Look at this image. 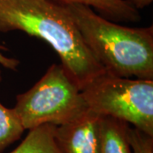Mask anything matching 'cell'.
<instances>
[{
  "instance_id": "ba28073f",
  "label": "cell",
  "mask_w": 153,
  "mask_h": 153,
  "mask_svg": "<svg viewBox=\"0 0 153 153\" xmlns=\"http://www.w3.org/2000/svg\"><path fill=\"white\" fill-rule=\"evenodd\" d=\"M53 124H44L29 130L27 137L10 153H60L55 139Z\"/></svg>"
},
{
  "instance_id": "277c9868",
  "label": "cell",
  "mask_w": 153,
  "mask_h": 153,
  "mask_svg": "<svg viewBox=\"0 0 153 153\" xmlns=\"http://www.w3.org/2000/svg\"><path fill=\"white\" fill-rule=\"evenodd\" d=\"M81 92L88 109L124 121L153 136V80L105 72Z\"/></svg>"
},
{
  "instance_id": "3957f363",
  "label": "cell",
  "mask_w": 153,
  "mask_h": 153,
  "mask_svg": "<svg viewBox=\"0 0 153 153\" xmlns=\"http://www.w3.org/2000/svg\"><path fill=\"white\" fill-rule=\"evenodd\" d=\"M25 130L44 124L61 125L88 109L81 90L61 65L52 64L25 93L16 96L13 108Z\"/></svg>"
},
{
  "instance_id": "5b68a950",
  "label": "cell",
  "mask_w": 153,
  "mask_h": 153,
  "mask_svg": "<svg viewBox=\"0 0 153 153\" xmlns=\"http://www.w3.org/2000/svg\"><path fill=\"white\" fill-rule=\"evenodd\" d=\"M102 117L88 108L70 122L55 126V139L60 153H101Z\"/></svg>"
},
{
  "instance_id": "8fae6325",
  "label": "cell",
  "mask_w": 153,
  "mask_h": 153,
  "mask_svg": "<svg viewBox=\"0 0 153 153\" xmlns=\"http://www.w3.org/2000/svg\"><path fill=\"white\" fill-rule=\"evenodd\" d=\"M7 48L0 44V65L9 70L16 71L17 67L20 65V61L15 58H10L4 55L3 51H6Z\"/></svg>"
},
{
  "instance_id": "7a4b0ae2",
  "label": "cell",
  "mask_w": 153,
  "mask_h": 153,
  "mask_svg": "<svg viewBox=\"0 0 153 153\" xmlns=\"http://www.w3.org/2000/svg\"><path fill=\"white\" fill-rule=\"evenodd\" d=\"M91 53L109 75L153 80V27H128L82 4L66 5Z\"/></svg>"
},
{
  "instance_id": "8992f818",
  "label": "cell",
  "mask_w": 153,
  "mask_h": 153,
  "mask_svg": "<svg viewBox=\"0 0 153 153\" xmlns=\"http://www.w3.org/2000/svg\"><path fill=\"white\" fill-rule=\"evenodd\" d=\"M61 5L82 4L93 8L101 16L116 22H136L140 20L139 11L126 0H51Z\"/></svg>"
},
{
  "instance_id": "52a82bcc",
  "label": "cell",
  "mask_w": 153,
  "mask_h": 153,
  "mask_svg": "<svg viewBox=\"0 0 153 153\" xmlns=\"http://www.w3.org/2000/svg\"><path fill=\"white\" fill-rule=\"evenodd\" d=\"M128 125L124 121L103 116L100 128L101 153H132L127 138Z\"/></svg>"
},
{
  "instance_id": "30bf717a",
  "label": "cell",
  "mask_w": 153,
  "mask_h": 153,
  "mask_svg": "<svg viewBox=\"0 0 153 153\" xmlns=\"http://www.w3.org/2000/svg\"><path fill=\"white\" fill-rule=\"evenodd\" d=\"M127 138L132 153H153V136L152 135L128 125Z\"/></svg>"
},
{
  "instance_id": "6da1fadb",
  "label": "cell",
  "mask_w": 153,
  "mask_h": 153,
  "mask_svg": "<svg viewBox=\"0 0 153 153\" xmlns=\"http://www.w3.org/2000/svg\"><path fill=\"white\" fill-rule=\"evenodd\" d=\"M22 31L46 41L82 91L105 71L85 44L66 6L51 0H0V32Z\"/></svg>"
},
{
  "instance_id": "4fadbf2b",
  "label": "cell",
  "mask_w": 153,
  "mask_h": 153,
  "mask_svg": "<svg viewBox=\"0 0 153 153\" xmlns=\"http://www.w3.org/2000/svg\"><path fill=\"white\" fill-rule=\"evenodd\" d=\"M2 81V72L0 71V82Z\"/></svg>"
},
{
  "instance_id": "7c38bea8",
  "label": "cell",
  "mask_w": 153,
  "mask_h": 153,
  "mask_svg": "<svg viewBox=\"0 0 153 153\" xmlns=\"http://www.w3.org/2000/svg\"><path fill=\"white\" fill-rule=\"evenodd\" d=\"M152 1L153 0H131L130 3L138 10L147 7L152 3Z\"/></svg>"
},
{
  "instance_id": "9c48e42d",
  "label": "cell",
  "mask_w": 153,
  "mask_h": 153,
  "mask_svg": "<svg viewBox=\"0 0 153 153\" xmlns=\"http://www.w3.org/2000/svg\"><path fill=\"white\" fill-rule=\"evenodd\" d=\"M25 131L15 110L0 103V152L18 140Z\"/></svg>"
}]
</instances>
